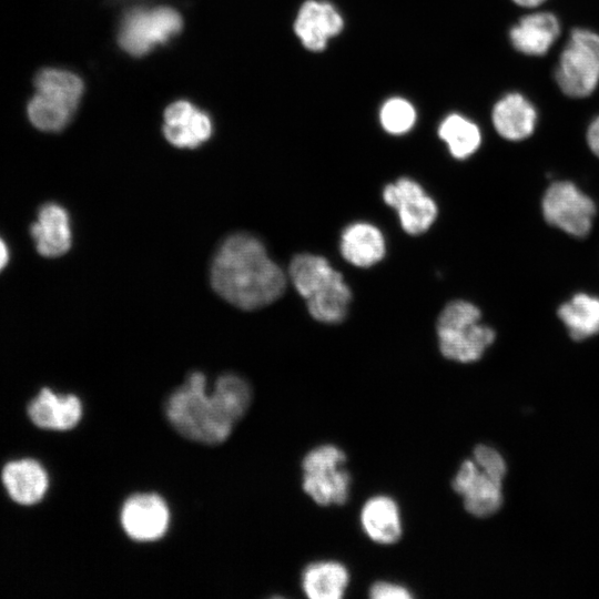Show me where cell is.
Returning <instances> with one entry per match:
<instances>
[{
    "label": "cell",
    "mask_w": 599,
    "mask_h": 599,
    "mask_svg": "<svg viewBox=\"0 0 599 599\" xmlns=\"http://www.w3.org/2000/svg\"><path fill=\"white\" fill-rule=\"evenodd\" d=\"M251 400L252 390L244 378L221 375L207 392L205 375L194 372L169 397L165 414L182 436L215 445L229 438Z\"/></svg>",
    "instance_id": "6da1fadb"
},
{
    "label": "cell",
    "mask_w": 599,
    "mask_h": 599,
    "mask_svg": "<svg viewBox=\"0 0 599 599\" xmlns=\"http://www.w3.org/2000/svg\"><path fill=\"white\" fill-rule=\"evenodd\" d=\"M213 290L242 309H257L275 302L286 287L282 268L264 244L248 233H234L219 245L211 263Z\"/></svg>",
    "instance_id": "7a4b0ae2"
},
{
    "label": "cell",
    "mask_w": 599,
    "mask_h": 599,
    "mask_svg": "<svg viewBox=\"0 0 599 599\" xmlns=\"http://www.w3.org/2000/svg\"><path fill=\"white\" fill-rule=\"evenodd\" d=\"M288 275L314 319L337 324L346 317L352 292L325 257L297 254L290 264Z\"/></svg>",
    "instance_id": "3957f363"
},
{
    "label": "cell",
    "mask_w": 599,
    "mask_h": 599,
    "mask_svg": "<svg viewBox=\"0 0 599 599\" xmlns=\"http://www.w3.org/2000/svg\"><path fill=\"white\" fill-rule=\"evenodd\" d=\"M34 88L35 92L27 105L28 119L40 131H62L80 103L83 81L73 72L44 68L35 74Z\"/></svg>",
    "instance_id": "277c9868"
},
{
    "label": "cell",
    "mask_w": 599,
    "mask_h": 599,
    "mask_svg": "<svg viewBox=\"0 0 599 599\" xmlns=\"http://www.w3.org/2000/svg\"><path fill=\"white\" fill-rule=\"evenodd\" d=\"M480 311L467 301L449 302L437 321L441 354L459 363L478 361L495 339V332L480 323Z\"/></svg>",
    "instance_id": "5b68a950"
},
{
    "label": "cell",
    "mask_w": 599,
    "mask_h": 599,
    "mask_svg": "<svg viewBox=\"0 0 599 599\" xmlns=\"http://www.w3.org/2000/svg\"><path fill=\"white\" fill-rule=\"evenodd\" d=\"M561 92L570 98H586L599 84V34L575 29L564 48L555 73Z\"/></svg>",
    "instance_id": "8992f818"
},
{
    "label": "cell",
    "mask_w": 599,
    "mask_h": 599,
    "mask_svg": "<svg viewBox=\"0 0 599 599\" xmlns=\"http://www.w3.org/2000/svg\"><path fill=\"white\" fill-rule=\"evenodd\" d=\"M346 455L334 445L309 450L303 459V489L318 505H343L349 496Z\"/></svg>",
    "instance_id": "52a82bcc"
},
{
    "label": "cell",
    "mask_w": 599,
    "mask_h": 599,
    "mask_svg": "<svg viewBox=\"0 0 599 599\" xmlns=\"http://www.w3.org/2000/svg\"><path fill=\"white\" fill-rule=\"evenodd\" d=\"M181 28V16L171 8L134 9L122 20L119 44L131 55L140 57L180 32Z\"/></svg>",
    "instance_id": "ba28073f"
},
{
    "label": "cell",
    "mask_w": 599,
    "mask_h": 599,
    "mask_svg": "<svg viewBox=\"0 0 599 599\" xmlns=\"http://www.w3.org/2000/svg\"><path fill=\"white\" fill-rule=\"evenodd\" d=\"M541 209L549 224L578 237L589 233L596 214L593 201L568 181L555 182L547 189Z\"/></svg>",
    "instance_id": "9c48e42d"
},
{
    "label": "cell",
    "mask_w": 599,
    "mask_h": 599,
    "mask_svg": "<svg viewBox=\"0 0 599 599\" xmlns=\"http://www.w3.org/2000/svg\"><path fill=\"white\" fill-rule=\"evenodd\" d=\"M502 479L473 458L461 463L451 487L464 499L465 509L475 517H488L502 504Z\"/></svg>",
    "instance_id": "30bf717a"
},
{
    "label": "cell",
    "mask_w": 599,
    "mask_h": 599,
    "mask_svg": "<svg viewBox=\"0 0 599 599\" xmlns=\"http://www.w3.org/2000/svg\"><path fill=\"white\" fill-rule=\"evenodd\" d=\"M385 203L394 207L402 227L412 235L427 231L437 217V205L415 181L402 177L386 185L383 191Z\"/></svg>",
    "instance_id": "8fae6325"
},
{
    "label": "cell",
    "mask_w": 599,
    "mask_h": 599,
    "mask_svg": "<svg viewBox=\"0 0 599 599\" xmlns=\"http://www.w3.org/2000/svg\"><path fill=\"white\" fill-rule=\"evenodd\" d=\"M170 511L163 498L155 494H138L130 497L121 510L124 531L138 541L161 538L169 526Z\"/></svg>",
    "instance_id": "7c38bea8"
},
{
    "label": "cell",
    "mask_w": 599,
    "mask_h": 599,
    "mask_svg": "<svg viewBox=\"0 0 599 599\" xmlns=\"http://www.w3.org/2000/svg\"><path fill=\"white\" fill-rule=\"evenodd\" d=\"M344 21L337 9L327 1H305L295 20L294 31L311 51H322L327 41L343 30Z\"/></svg>",
    "instance_id": "4fadbf2b"
},
{
    "label": "cell",
    "mask_w": 599,
    "mask_h": 599,
    "mask_svg": "<svg viewBox=\"0 0 599 599\" xmlns=\"http://www.w3.org/2000/svg\"><path fill=\"white\" fill-rule=\"evenodd\" d=\"M163 133L172 145L193 149L209 140L212 123L205 113L190 102L177 101L164 112Z\"/></svg>",
    "instance_id": "5bb4252c"
},
{
    "label": "cell",
    "mask_w": 599,
    "mask_h": 599,
    "mask_svg": "<svg viewBox=\"0 0 599 599\" xmlns=\"http://www.w3.org/2000/svg\"><path fill=\"white\" fill-rule=\"evenodd\" d=\"M31 235L39 254L58 257L72 244L70 217L58 203H45L39 209L37 221L31 225Z\"/></svg>",
    "instance_id": "9a60e30c"
},
{
    "label": "cell",
    "mask_w": 599,
    "mask_h": 599,
    "mask_svg": "<svg viewBox=\"0 0 599 599\" xmlns=\"http://www.w3.org/2000/svg\"><path fill=\"white\" fill-rule=\"evenodd\" d=\"M28 414L40 428L68 430L82 417V404L75 395H59L42 388L29 404Z\"/></svg>",
    "instance_id": "2e32d148"
},
{
    "label": "cell",
    "mask_w": 599,
    "mask_h": 599,
    "mask_svg": "<svg viewBox=\"0 0 599 599\" xmlns=\"http://www.w3.org/2000/svg\"><path fill=\"white\" fill-rule=\"evenodd\" d=\"M560 33V24L551 12H534L522 17L509 32L512 47L526 54H546Z\"/></svg>",
    "instance_id": "e0dca14e"
},
{
    "label": "cell",
    "mask_w": 599,
    "mask_h": 599,
    "mask_svg": "<svg viewBox=\"0 0 599 599\" xmlns=\"http://www.w3.org/2000/svg\"><path fill=\"white\" fill-rule=\"evenodd\" d=\"M491 118L501 138L520 141L532 134L537 122V111L528 99L514 92L497 101Z\"/></svg>",
    "instance_id": "ac0fdd59"
},
{
    "label": "cell",
    "mask_w": 599,
    "mask_h": 599,
    "mask_svg": "<svg viewBox=\"0 0 599 599\" xmlns=\"http://www.w3.org/2000/svg\"><path fill=\"white\" fill-rule=\"evenodd\" d=\"M2 481L9 496L21 505L40 501L49 486L44 468L30 458L8 463L2 470Z\"/></svg>",
    "instance_id": "d6986e66"
},
{
    "label": "cell",
    "mask_w": 599,
    "mask_h": 599,
    "mask_svg": "<svg viewBox=\"0 0 599 599\" xmlns=\"http://www.w3.org/2000/svg\"><path fill=\"white\" fill-rule=\"evenodd\" d=\"M385 252L384 235L369 223H353L342 233L341 253L348 263L357 267H369L378 263Z\"/></svg>",
    "instance_id": "ffe728a7"
},
{
    "label": "cell",
    "mask_w": 599,
    "mask_h": 599,
    "mask_svg": "<svg viewBox=\"0 0 599 599\" xmlns=\"http://www.w3.org/2000/svg\"><path fill=\"white\" fill-rule=\"evenodd\" d=\"M361 524L366 535L382 545L395 544L403 532L397 502L385 495L369 498L362 508Z\"/></svg>",
    "instance_id": "44dd1931"
},
{
    "label": "cell",
    "mask_w": 599,
    "mask_h": 599,
    "mask_svg": "<svg viewBox=\"0 0 599 599\" xmlns=\"http://www.w3.org/2000/svg\"><path fill=\"white\" fill-rule=\"evenodd\" d=\"M349 582L347 568L337 561H316L302 573V588L311 599H339Z\"/></svg>",
    "instance_id": "7402d4cb"
},
{
    "label": "cell",
    "mask_w": 599,
    "mask_h": 599,
    "mask_svg": "<svg viewBox=\"0 0 599 599\" xmlns=\"http://www.w3.org/2000/svg\"><path fill=\"white\" fill-rule=\"evenodd\" d=\"M558 316L575 341L599 333V298L579 293L558 309Z\"/></svg>",
    "instance_id": "603a6c76"
},
{
    "label": "cell",
    "mask_w": 599,
    "mask_h": 599,
    "mask_svg": "<svg viewBox=\"0 0 599 599\" xmlns=\"http://www.w3.org/2000/svg\"><path fill=\"white\" fill-rule=\"evenodd\" d=\"M438 135L448 145L450 154L459 160L470 156L481 143L479 128L457 113L444 119L438 128Z\"/></svg>",
    "instance_id": "cb8c5ba5"
},
{
    "label": "cell",
    "mask_w": 599,
    "mask_h": 599,
    "mask_svg": "<svg viewBox=\"0 0 599 599\" xmlns=\"http://www.w3.org/2000/svg\"><path fill=\"white\" fill-rule=\"evenodd\" d=\"M379 121L386 132L395 135L404 134L414 126L416 111L407 100L392 98L380 108Z\"/></svg>",
    "instance_id": "d4e9b609"
},
{
    "label": "cell",
    "mask_w": 599,
    "mask_h": 599,
    "mask_svg": "<svg viewBox=\"0 0 599 599\" xmlns=\"http://www.w3.org/2000/svg\"><path fill=\"white\" fill-rule=\"evenodd\" d=\"M369 597L373 599H409L413 595L404 586L377 581L370 587Z\"/></svg>",
    "instance_id": "484cf974"
},
{
    "label": "cell",
    "mask_w": 599,
    "mask_h": 599,
    "mask_svg": "<svg viewBox=\"0 0 599 599\" xmlns=\"http://www.w3.org/2000/svg\"><path fill=\"white\" fill-rule=\"evenodd\" d=\"M587 142L592 153L599 158V116L588 128Z\"/></svg>",
    "instance_id": "4316f807"
},
{
    "label": "cell",
    "mask_w": 599,
    "mask_h": 599,
    "mask_svg": "<svg viewBox=\"0 0 599 599\" xmlns=\"http://www.w3.org/2000/svg\"><path fill=\"white\" fill-rule=\"evenodd\" d=\"M8 261H9V250L3 238L0 237V272L4 268Z\"/></svg>",
    "instance_id": "83f0119b"
},
{
    "label": "cell",
    "mask_w": 599,
    "mask_h": 599,
    "mask_svg": "<svg viewBox=\"0 0 599 599\" xmlns=\"http://www.w3.org/2000/svg\"><path fill=\"white\" fill-rule=\"evenodd\" d=\"M517 6L525 8H535L545 2L546 0H512Z\"/></svg>",
    "instance_id": "f1b7e54d"
}]
</instances>
